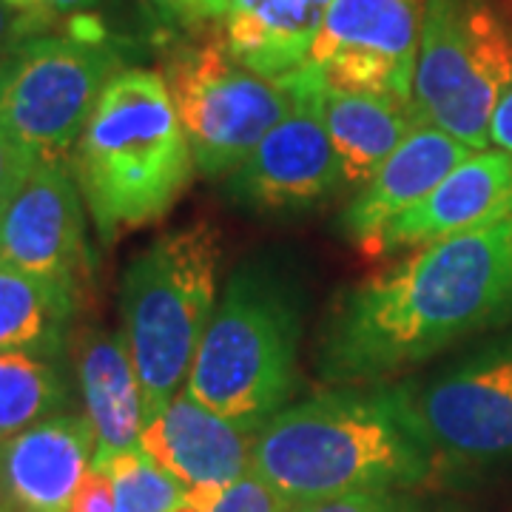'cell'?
I'll return each instance as SVG.
<instances>
[{
  "instance_id": "obj_1",
  "label": "cell",
  "mask_w": 512,
  "mask_h": 512,
  "mask_svg": "<svg viewBox=\"0 0 512 512\" xmlns=\"http://www.w3.org/2000/svg\"><path fill=\"white\" fill-rule=\"evenodd\" d=\"M512 308L510 220L419 248L339 293L316 365L336 384L382 382L421 365Z\"/></svg>"
},
{
  "instance_id": "obj_2",
  "label": "cell",
  "mask_w": 512,
  "mask_h": 512,
  "mask_svg": "<svg viewBox=\"0 0 512 512\" xmlns=\"http://www.w3.org/2000/svg\"><path fill=\"white\" fill-rule=\"evenodd\" d=\"M430 453L376 393L333 390L282 407L254 430L251 473L293 507L416 484Z\"/></svg>"
},
{
  "instance_id": "obj_3",
  "label": "cell",
  "mask_w": 512,
  "mask_h": 512,
  "mask_svg": "<svg viewBox=\"0 0 512 512\" xmlns=\"http://www.w3.org/2000/svg\"><path fill=\"white\" fill-rule=\"evenodd\" d=\"M69 163L106 245L163 220L197 168L163 74L151 69L114 74Z\"/></svg>"
},
{
  "instance_id": "obj_4",
  "label": "cell",
  "mask_w": 512,
  "mask_h": 512,
  "mask_svg": "<svg viewBox=\"0 0 512 512\" xmlns=\"http://www.w3.org/2000/svg\"><path fill=\"white\" fill-rule=\"evenodd\" d=\"M220 259L217 228L194 222L165 231L123 271V336L143 393L146 424L188 382L202 336L217 311Z\"/></svg>"
},
{
  "instance_id": "obj_5",
  "label": "cell",
  "mask_w": 512,
  "mask_h": 512,
  "mask_svg": "<svg viewBox=\"0 0 512 512\" xmlns=\"http://www.w3.org/2000/svg\"><path fill=\"white\" fill-rule=\"evenodd\" d=\"M299 336L296 296L276 274L245 265L222 291L185 390L254 433L296 390Z\"/></svg>"
},
{
  "instance_id": "obj_6",
  "label": "cell",
  "mask_w": 512,
  "mask_h": 512,
  "mask_svg": "<svg viewBox=\"0 0 512 512\" xmlns=\"http://www.w3.org/2000/svg\"><path fill=\"white\" fill-rule=\"evenodd\" d=\"M512 83V26L493 0H424L410 111L473 151Z\"/></svg>"
},
{
  "instance_id": "obj_7",
  "label": "cell",
  "mask_w": 512,
  "mask_h": 512,
  "mask_svg": "<svg viewBox=\"0 0 512 512\" xmlns=\"http://www.w3.org/2000/svg\"><path fill=\"white\" fill-rule=\"evenodd\" d=\"M120 52L89 18L69 35H35L9 57L0 128L37 163H69L94 103L114 74Z\"/></svg>"
},
{
  "instance_id": "obj_8",
  "label": "cell",
  "mask_w": 512,
  "mask_h": 512,
  "mask_svg": "<svg viewBox=\"0 0 512 512\" xmlns=\"http://www.w3.org/2000/svg\"><path fill=\"white\" fill-rule=\"evenodd\" d=\"M160 74L197 171L211 180L237 171L291 109L288 89L245 69L222 40L177 46Z\"/></svg>"
},
{
  "instance_id": "obj_9",
  "label": "cell",
  "mask_w": 512,
  "mask_h": 512,
  "mask_svg": "<svg viewBox=\"0 0 512 512\" xmlns=\"http://www.w3.org/2000/svg\"><path fill=\"white\" fill-rule=\"evenodd\" d=\"M382 396L430 456L470 464L512 456V339L427 379L382 387Z\"/></svg>"
},
{
  "instance_id": "obj_10",
  "label": "cell",
  "mask_w": 512,
  "mask_h": 512,
  "mask_svg": "<svg viewBox=\"0 0 512 512\" xmlns=\"http://www.w3.org/2000/svg\"><path fill=\"white\" fill-rule=\"evenodd\" d=\"M279 83L291 94V109L225 180L228 197L259 214L311 211L345 185L322 114V74L305 63Z\"/></svg>"
},
{
  "instance_id": "obj_11",
  "label": "cell",
  "mask_w": 512,
  "mask_h": 512,
  "mask_svg": "<svg viewBox=\"0 0 512 512\" xmlns=\"http://www.w3.org/2000/svg\"><path fill=\"white\" fill-rule=\"evenodd\" d=\"M424 0H333L308 66L330 89L413 100Z\"/></svg>"
},
{
  "instance_id": "obj_12",
  "label": "cell",
  "mask_w": 512,
  "mask_h": 512,
  "mask_svg": "<svg viewBox=\"0 0 512 512\" xmlns=\"http://www.w3.org/2000/svg\"><path fill=\"white\" fill-rule=\"evenodd\" d=\"M0 262L80 296L92 254L72 163H37L0 211Z\"/></svg>"
},
{
  "instance_id": "obj_13",
  "label": "cell",
  "mask_w": 512,
  "mask_h": 512,
  "mask_svg": "<svg viewBox=\"0 0 512 512\" xmlns=\"http://www.w3.org/2000/svg\"><path fill=\"white\" fill-rule=\"evenodd\" d=\"M251 441V430L180 390L148 421L140 450L183 484L188 504L205 512L225 487L251 473Z\"/></svg>"
},
{
  "instance_id": "obj_14",
  "label": "cell",
  "mask_w": 512,
  "mask_h": 512,
  "mask_svg": "<svg viewBox=\"0 0 512 512\" xmlns=\"http://www.w3.org/2000/svg\"><path fill=\"white\" fill-rule=\"evenodd\" d=\"M507 220H512V154L484 148L456 165L419 205L390 222L365 251L427 248Z\"/></svg>"
},
{
  "instance_id": "obj_15",
  "label": "cell",
  "mask_w": 512,
  "mask_h": 512,
  "mask_svg": "<svg viewBox=\"0 0 512 512\" xmlns=\"http://www.w3.org/2000/svg\"><path fill=\"white\" fill-rule=\"evenodd\" d=\"M92 421L60 413L0 439V512H69L94 467Z\"/></svg>"
},
{
  "instance_id": "obj_16",
  "label": "cell",
  "mask_w": 512,
  "mask_h": 512,
  "mask_svg": "<svg viewBox=\"0 0 512 512\" xmlns=\"http://www.w3.org/2000/svg\"><path fill=\"white\" fill-rule=\"evenodd\" d=\"M473 148L436 126H416L404 143L367 180L339 217V228L350 239L370 245L384 228L413 205H419Z\"/></svg>"
},
{
  "instance_id": "obj_17",
  "label": "cell",
  "mask_w": 512,
  "mask_h": 512,
  "mask_svg": "<svg viewBox=\"0 0 512 512\" xmlns=\"http://www.w3.org/2000/svg\"><path fill=\"white\" fill-rule=\"evenodd\" d=\"M74 373L94 430V467L140 450L146 410L123 330L86 328L72 342Z\"/></svg>"
},
{
  "instance_id": "obj_18",
  "label": "cell",
  "mask_w": 512,
  "mask_h": 512,
  "mask_svg": "<svg viewBox=\"0 0 512 512\" xmlns=\"http://www.w3.org/2000/svg\"><path fill=\"white\" fill-rule=\"evenodd\" d=\"M333 0H228L222 46L265 80L299 72L322 32Z\"/></svg>"
},
{
  "instance_id": "obj_19",
  "label": "cell",
  "mask_w": 512,
  "mask_h": 512,
  "mask_svg": "<svg viewBox=\"0 0 512 512\" xmlns=\"http://www.w3.org/2000/svg\"><path fill=\"white\" fill-rule=\"evenodd\" d=\"M322 114L348 188H362L416 128L410 106L382 94L330 89L328 83Z\"/></svg>"
},
{
  "instance_id": "obj_20",
  "label": "cell",
  "mask_w": 512,
  "mask_h": 512,
  "mask_svg": "<svg viewBox=\"0 0 512 512\" xmlns=\"http://www.w3.org/2000/svg\"><path fill=\"white\" fill-rule=\"evenodd\" d=\"M77 293L0 262V350L60 359Z\"/></svg>"
},
{
  "instance_id": "obj_21",
  "label": "cell",
  "mask_w": 512,
  "mask_h": 512,
  "mask_svg": "<svg viewBox=\"0 0 512 512\" xmlns=\"http://www.w3.org/2000/svg\"><path fill=\"white\" fill-rule=\"evenodd\" d=\"M72 387L60 359L0 350V439L66 413Z\"/></svg>"
},
{
  "instance_id": "obj_22",
  "label": "cell",
  "mask_w": 512,
  "mask_h": 512,
  "mask_svg": "<svg viewBox=\"0 0 512 512\" xmlns=\"http://www.w3.org/2000/svg\"><path fill=\"white\" fill-rule=\"evenodd\" d=\"M114 487V512H174L188 501L185 487L143 450L111 458L106 467Z\"/></svg>"
},
{
  "instance_id": "obj_23",
  "label": "cell",
  "mask_w": 512,
  "mask_h": 512,
  "mask_svg": "<svg viewBox=\"0 0 512 512\" xmlns=\"http://www.w3.org/2000/svg\"><path fill=\"white\" fill-rule=\"evenodd\" d=\"M285 495H279L274 487H268L265 481L254 473L242 476L237 484L225 487L217 501L205 512H296Z\"/></svg>"
},
{
  "instance_id": "obj_24",
  "label": "cell",
  "mask_w": 512,
  "mask_h": 512,
  "mask_svg": "<svg viewBox=\"0 0 512 512\" xmlns=\"http://www.w3.org/2000/svg\"><path fill=\"white\" fill-rule=\"evenodd\" d=\"M154 18L174 29H197L205 23H222L228 0H143Z\"/></svg>"
},
{
  "instance_id": "obj_25",
  "label": "cell",
  "mask_w": 512,
  "mask_h": 512,
  "mask_svg": "<svg viewBox=\"0 0 512 512\" xmlns=\"http://www.w3.org/2000/svg\"><path fill=\"white\" fill-rule=\"evenodd\" d=\"M35 165V154L29 148L20 146L12 134H6L0 128V211H3L6 202L15 197V191L23 185V180L29 177V171Z\"/></svg>"
},
{
  "instance_id": "obj_26",
  "label": "cell",
  "mask_w": 512,
  "mask_h": 512,
  "mask_svg": "<svg viewBox=\"0 0 512 512\" xmlns=\"http://www.w3.org/2000/svg\"><path fill=\"white\" fill-rule=\"evenodd\" d=\"M49 20L52 18L35 15V12H20L6 0H0V60H9L29 37L40 35V29Z\"/></svg>"
},
{
  "instance_id": "obj_27",
  "label": "cell",
  "mask_w": 512,
  "mask_h": 512,
  "mask_svg": "<svg viewBox=\"0 0 512 512\" xmlns=\"http://www.w3.org/2000/svg\"><path fill=\"white\" fill-rule=\"evenodd\" d=\"M296 512H404V507L387 490H376V493H348L313 501Z\"/></svg>"
},
{
  "instance_id": "obj_28",
  "label": "cell",
  "mask_w": 512,
  "mask_h": 512,
  "mask_svg": "<svg viewBox=\"0 0 512 512\" xmlns=\"http://www.w3.org/2000/svg\"><path fill=\"white\" fill-rule=\"evenodd\" d=\"M69 512H114V487L106 470L92 467L74 495Z\"/></svg>"
},
{
  "instance_id": "obj_29",
  "label": "cell",
  "mask_w": 512,
  "mask_h": 512,
  "mask_svg": "<svg viewBox=\"0 0 512 512\" xmlns=\"http://www.w3.org/2000/svg\"><path fill=\"white\" fill-rule=\"evenodd\" d=\"M490 146L512 154V83L510 89L501 94V100H498V106L493 111V120H490Z\"/></svg>"
},
{
  "instance_id": "obj_30",
  "label": "cell",
  "mask_w": 512,
  "mask_h": 512,
  "mask_svg": "<svg viewBox=\"0 0 512 512\" xmlns=\"http://www.w3.org/2000/svg\"><path fill=\"white\" fill-rule=\"evenodd\" d=\"M100 0H40V12L57 18V15H80V12H89L94 9Z\"/></svg>"
},
{
  "instance_id": "obj_31",
  "label": "cell",
  "mask_w": 512,
  "mask_h": 512,
  "mask_svg": "<svg viewBox=\"0 0 512 512\" xmlns=\"http://www.w3.org/2000/svg\"><path fill=\"white\" fill-rule=\"evenodd\" d=\"M9 6H15V9H20V12H35V15H43L40 12V0H6ZM49 18V15H46Z\"/></svg>"
},
{
  "instance_id": "obj_32",
  "label": "cell",
  "mask_w": 512,
  "mask_h": 512,
  "mask_svg": "<svg viewBox=\"0 0 512 512\" xmlns=\"http://www.w3.org/2000/svg\"><path fill=\"white\" fill-rule=\"evenodd\" d=\"M6 77H9V60H0V103H3V92H6Z\"/></svg>"
},
{
  "instance_id": "obj_33",
  "label": "cell",
  "mask_w": 512,
  "mask_h": 512,
  "mask_svg": "<svg viewBox=\"0 0 512 512\" xmlns=\"http://www.w3.org/2000/svg\"><path fill=\"white\" fill-rule=\"evenodd\" d=\"M510 228H512V220H510Z\"/></svg>"
}]
</instances>
